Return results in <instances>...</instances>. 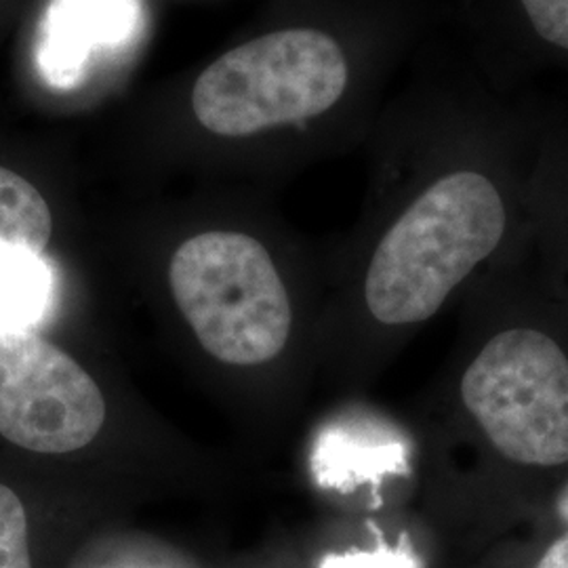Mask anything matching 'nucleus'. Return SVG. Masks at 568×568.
<instances>
[{"label": "nucleus", "instance_id": "obj_1", "mask_svg": "<svg viewBox=\"0 0 568 568\" xmlns=\"http://www.w3.org/2000/svg\"><path fill=\"white\" fill-rule=\"evenodd\" d=\"M523 100L471 68L457 74L447 166L389 224L366 267V307L379 323L417 325L432 318L506 243V183L485 156L525 114Z\"/></svg>", "mask_w": 568, "mask_h": 568}, {"label": "nucleus", "instance_id": "obj_2", "mask_svg": "<svg viewBox=\"0 0 568 568\" xmlns=\"http://www.w3.org/2000/svg\"><path fill=\"white\" fill-rule=\"evenodd\" d=\"M352 65L344 44L321 28H286L224 53L192 89V110L220 138H248L305 124L344 102Z\"/></svg>", "mask_w": 568, "mask_h": 568}, {"label": "nucleus", "instance_id": "obj_3", "mask_svg": "<svg viewBox=\"0 0 568 568\" xmlns=\"http://www.w3.org/2000/svg\"><path fill=\"white\" fill-rule=\"evenodd\" d=\"M169 286L201 345L225 365L270 363L291 337L283 278L264 244L248 234L187 239L171 257Z\"/></svg>", "mask_w": 568, "mask_h": 568}, {"label": "nucleus", "instance_id": "obj_4", "mask_svg": "<svg viewBox=\"0 0 568 568\" xmlns=\"http://www.w3.org/2000/svg\"><path fill=\"white\" fill-rule=\"evenodd\" d=\"M469 417L518 466L568 464V356L539 328L514 326L488 339L459 386Z\"/></svg>", "mask_w": 568, "mask_h": 568}, {"label": "nucleus", "instance_id": "obj_5", "mask_svg": "<svg viewBox=\"0 0 568 568\" xmlns=\"http://www.w3.org/2000/svg\"><path fill=\"white\" fill-rule=\"evenodd\" d=\"M105 424L93 377L58 345L28 328L0 326V436L63 455L91 445Z\"/></svg>", "mask_w": 568, "mask_h": 568}, {"label": "nucleus", "instance_id": "obj_6", "mask_svg": "<svg viewBox=\"0 0 568 568\" xmlns=\"http://www.w3.org/2000/svg\"><path fill=\"white\" fill-rule=\"evenodd\" d=\"M143 0H51L39 32L37 61L53 89H74L98 61L142 39Z\"/></svg>", "mask_w": 568, "mask_h": 568}, {"label": "nucleus", "instance_id": "obj_7", "mask_svg": "<svg viewBox=\"0 0 568 568\" xmlns=\"http://www.w3.org/2000/svg\"><path fill=\"white\" fill-rule=\"evenodd\" d=\"M406 450L400 443H366L342 429H331L318 440L314 469L325 487H352L377 480L405 467Z\"/></svg>", "mask_w": 568, "mask_h": 568}, {"label": "nucleus", "instance_id": "obj_8", "mask_svg": "<svg viewBox=\"0 0 568 568\" xmlns=\"http://www.w3.org/2000/svg\"><path fill=\"white\" fill-rule=\"evenodd\" d=\"M51 295V272L42 255L4 248L0 251V326L28 328L37 325Z\"/></svg>", "mask_w": 568, "mask_h": 568}, {"label": "nucleus", "instance_id": "obj_9", "mask_svg": "<svg viewBox=\"0 0 568 568\" xmlns=\"http://www.w3.org/2000/svg\"><path fill=\"white\" fill-rule=\"evenodd\" d=\"M53 234V215L41 192L0 166V251L21 248L42 255Z\"/></svg>", "mask_w": 568, "mask_h": 568}, {"label": "nucleus", "instance_id": "obj_10", "mask_svg": "<svg viewBox=\"0 0 568 568\" xmlns=\"http://www.w3.org/2000/svg\"><path fill=\"white\" fill-rule=\"evenodd\" d=\"M0 568H32L26 508L4 485H0Z\"/></svg>", "mask_w": 568, "mask_h": 568}, {"label": "nucleus", "instance_id": "obj_11", "mask_svg": "<svg viewBox=\"0 0 568 568\" xmlns=\"http://www.w3.org/2000/svg\"><path fill=\"white\" fill-rule=\"evenodd\" d=\"M318 568H422L419 560L403 548H382L373 551H349L326 556Z\"/></svg>", "mask_w": 568, "mask_h": 568}, {"label": "nucleus", "instance_id": "obj_12", "mask_svg": "<svg viewBox=\"0 0 568 568\" xmlns=\"http://www.w3.org/2000/svg\"><path fill=\"white\" fill-rule=\"evenodd\" d=\"M535 568H568V530L546 549Z\"/></svg>", "mask_w": 568, "mask_h": 568}, {"label": "nucleus", "instance_id": "obj_13", "mask_svg": "<svg viewBox=\"0 0 568 568\" xmlns=\"http://www.w3.org/2000/svg\"><path fill=\"white\" fill-rule=\"evenodd\" d=\"M556 511L568 525V483L565 487L560 488V493L556 497Z\"/></svg>", "mask_w": 568, "mask_h": 568}]
</instances>
